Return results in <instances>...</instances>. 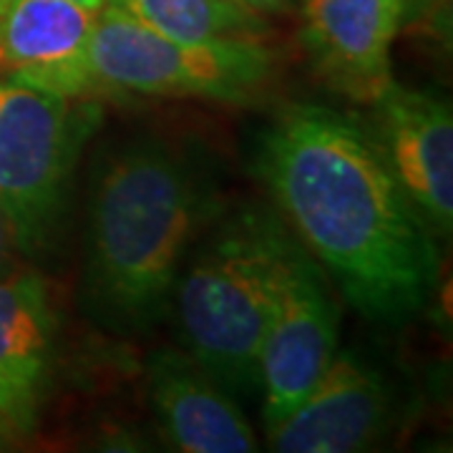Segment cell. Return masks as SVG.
<instances>
[{
    "label": "cell",
    "mask_w": 453,
    "mask_h": 453,
    "mask_svg": "<svg viewBox=\"0 0 453 453\" xmlns=\"http://www.w3.org/2000/svg\"><path fill=\"white\" fill-rule=\"evenodd\" d=\"M257 172L310 255L363 315L398 323L436 285L431 226L353 119L310 104L280 111Z\"/></svg>",
    "instance_id": "cell-1"
},
{
    "label": "cell",
    "mask_w": 453,
    "mask_h": 453,
    "mask_svg": "<svg viewBox=\"0 0 453 453\" xmlns=\"http://www.w3.org/2000/svg\"><path fill=\"white\" fill-rule=\"evenodd\" d=\"M207 196L192 166L164 144H131L94 181L86 290L119 333L162 320Z\"/></svg>",
    "instance_id": "cell-2"
},
{
    "label": "cell",
    "mask_w": 453,
    "mask_h": 453,
    "mask_svg": "<svg viewBox=\"0 0 453 453\" xmlns=\"http://www.w3.org/2000/svg\"><path fill=\"white\" fill-rule=\"evenodd\" d=\"M300 252L275 217L244 211L196 252L177 285L184 353L229 393L259 386L262 340Z\"/></svg>",
    "instance_id": "cell-3"
},
{
    "label": "cell",
    "mask_w": 453,
    "mask_h": 453,
    "mask_svg": "<svg viewBox=\"0 0 453 453\" xmlns=\"http://www.w3.org/2000/svg\"><path fill=\"white\" fill-rule=\"evenodd\" d=\"M88 61L96 88L139 96L247 104L273 79V56L255 38L181 43L113 3L96 13Z\"/></svg>",
    "instance_id": "cell-4"
},
{
    "label": "cell",
    "mask_w": 453,
    "mask_h": 453,
    "mask_svg": "<svg viewBox=\"0 0 453 453\" xmlns=\"http://www.w3.org/2000/svg\"><path fill=\"white\" fill-rule=\"evenodd\" d=\"M0 79V204L23 252L38 250L61 210L83 139L98 109Z\"/></svg>",
    "instance_id": "cell-5"
},
{
    "label": "cell",
    "mask_w": 453,
    "mask_h": 453,
    "mask_svg": "<svg viewBox=\"0 0 453 453\" xmlns=\"http://www.w3.org/2000/svg\"><path fill=\"white\" fill-rule=\"evenodd\" d=\"M338 305L323 270L300 252L280 292L259 350L257 378L265 393V423L285 421L320 380L338 353Z\"/></svg>",
    "instance_id": "cell-6"
},
{
    "label": "cell",
    "mask_w": 453,
    "mask_h": 453,
    "mask_svg": "<svg viewBox=\"0 0 453 453\" xmlns=\"http://www.w3.org/2000/svg\"><path fill=\"white\" fill-rule=\"evenodd\" d=\"M372 142L421 219L438 234L453 226V116L441 98L390 88L371 104Z\"/></svg>",
    "instance_id": "cell-7"
},
{
    "label": "cell",
    "mask_w": 453,
    "mask_h": 453,
    "mask_svg": "<svg viewBox=\"0 0 453 453\" xmlns=\"http://www.w3.org/2000/svg\"><path fill=\"white\" fill-rule=\"evenodd\" d=\"M405 0H305L303 46L330 88L372 104L393 83L390 49Z\"/></svg>",
    "instance_id": "cell-8"
},
{
    "label": "cell",
    "mask_w": 453,
    "mask_h": 453,
    "mask_svg": "<svg viewBox=\"0 0 453 453\" xmlns=\"http://www.w3.org/2000/svg\"><path fill=\"white\" fill-rule=\"evenodd\" d=\"M96 13L71 0H8L0 13V76L64 98L94 88L88 43Z\"/></svg>",
    "instance_id": "cell-9"
},
{
    "label": "cell",
    "mask_w": 453,
    "mask_h": 453,
    "mask_svg": "<svg viewBox=\"0 0 453 453\" xmlns=\"http://www.w3.org/2000/svg\"><path fill=\"white\" fill-rule=\"evenodd\" d=\"M388 418L383 375L356 353H335L305 401L267 431L275 451L350 453L372 446Z\"/></svg>",
    "instance_id": "cell-10"
},
{
    "label": "cell",
    "mask_w": 453,
    "mask_h": 453,
    "mask_svg": "<svg viewBox=\"0 0 453 453\" xmlns=\"http://www.w3.org/2000/svg\"><path fill=\"white\" fill-rule=\"evenodd\" d=\"M149 390L166 441L184 453H252L259 441L242 411L187 353L149 360Z\"/></svg>",
    "instance_id": "cell-11"
},
{
    "label": "cell",
    "mask_w": 453,
    "mask_h": 453,
    "mask_svg": "<svg viewBox=\"0 0 453 453\" xmlns=\"http://www.w3.org/2000/svg\"><path fill=\"white\" fill-rule=\"evenodd\" d=\"M56 318L38 275L0 280V411L18 438L35 426L53 360Z\"/></svg>",
    "instance_id": "cell-12"
},
{
    "label": "cell",
    "mask_w": 453,
    "mask_h": 453,
    "mask_svg": "<svg viewBox=\"0 0 453 453\" xmlns=\"http://www.w3.org/2000/svg\"><path fill=\"white\" fill-rule=\"evenodd\" d=\"M113 5L172 41H244L259 31L240 0H113Z\"/></svg>",
    "instance_id": "cell-13"
},
{
    "label": "cell",
    "mask_w": 453,
    "mask_h": 453,
    "mask_svg": "<svg viewBox=\"0 0 453 453\" xmlns=\"http://www.w3.org/2000/svg\"><path fill=\"white\" fill-rule=\"evenodd\" d=\"M451 0H405V20L416 23L426 31L443 33V23L449 26Z\"/></svg>",
    "instance_id": "cell-14"
},
{
    "label": "cell",
    "mask_w": 453,
    "mask_h": 453,
    "mask_svg": "<svg viewBox=\"0 0 453 453\" xmlns=\"http://www.w3.org/2000/svg\"><path fill=\"white\" fill-rule=\"evenodd\" d=\"M20 250L18 244L16 226L11 222L8 211L3 210L0 204V280H8V277L16 275V257Z\"/></svg>",
    "instance_id": "cell-15"
},
{
    "label": "cell",
    "mask_w": 453,
    "mask_h": 453,
    "mask_svg": "<svg viewBox=\"0 0 453 453\" xmlns=\"http://www.w3.org/2000/svg\"><path fill=\"white\" fill-rule=\"evenodd\" d=\"M20 438L16 436V431H13V426L8 423V418L3 416V411H0V449L3 446H8V443H16Z\"/></svg>",
    "instance_id": "cell-16"
},
{
    "label": "cell",
    "mask_w": 453,
    "mask_h": 453,
    "mask_svg": "<svg viewBox=\"0 0 453 453\" xmlns=\"http://www.w3.org/2000/svg\"><path fill=\"white\" fill-rule=\"evenodd\" d=\"M71 3L81 5V8L91 11V13H98V11H104L106 5H111L113 0H71Z\"/></svg>",
    "instance_id": "cell-17"
},
{
    "label": "cell",
    "mask_w": 453,
    "mask_h": 453,
    "mask_svg": "<svg viewBox=\"0 0 453 453\" xmlns=\"http://www.w3.org/2000/svg\"><path fill=\"white\" fill-rule=\"evenodd\" d=\"M247 8H255V11H270V8H277L282 0H242Z\"/></svg>",
    "instance_id": "cell-18"
},
{
    "label": "cell",
    "mask_w": 453,
    "mask_h": 453,
    "mask_svg": "<svg viewBox=\"0 0 453 453\" xmlns=\"http://www.w3.org/2000/svg\"><path fill=\"white\" fill-rule=\"evenodd\" d=\"M5 3H8V0H0V13H3V8H5Z\"/></svg>",
    "instance_id": "cell-19"
}]
</instances>
